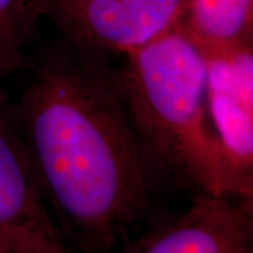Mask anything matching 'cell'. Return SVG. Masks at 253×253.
<instances>
[{
    "label": "cell",
    "instance_id": "cell-2",
    "mask_svg": "<svg viewBox=\"0 0 253 253\" xmlns=\"http://www.w3.org/2000/svg\"><path fill=\"white\" fill-rule=\"evenodd\" d=\"M124 56L118 79L126 107L163 174L200 194L252 203L253 174L236 163L214 128L206 59L190 37L176 26Z\"/></svg>",
    "mask_w": 253,
    "mask_h": 253
},
{
    "label": "cell",
    "instance_id": "cell-4",
    "mask_svg": "<svg viewBox=\"0 0 253 253\" xmlns=\"http://www.w3.org/2000/svg\"><path fill=\"white\" fill-rule=\"evenodd\" d=\"M123 253H253L252 203L199 194L186 211L148 228Z\"/></svg>",
    "mask_w": 253,
    "mask_h": 253
},
{
    "label": "cell",
    "instance_id": "cell-5",
    "mask_svg": "<svg viewBox=\"0 0 253 253\" xmlns=\"http://www.w3.org/2000/svg\"><path fill=\"white\" fill-rule=\"evenodd\" d=\"M201 54L214 128L236 163L253 174V46H228Z\"/></svg>",
    "mask_w": 253,
    "mask_h": 253
},
{
    "label": "cell",
    "instance_id": "cell-7",
    "mask_svg": "<svg viewBox=\"0 0 253 253\" xmlns=\"http://www.w3.org/2000/svg\"><path fill=\"white\" fill-rule=\"evenodd\" d=\"M177 27L201 52L252 45L253 0H184Z\"/></svg>",
    "mask_w": 253,
    "mask_h": 253
},
{
    "label": "cell",
    "instance_id": "cell-9",
    "mask_svg": "<svg viewBox=\"0 0 253 253\" xmlns=\"http://www.w3.org/2000/svg\"><path fill=\"white\" fill-rule=\"evenodd\" d=\"M0 253H71L49 212L0 228Z\"/></svg>",
    "mask_w": 253,
    "mask_h": 253
},
{
    "label": "cell",
    "instance_id": "cell-1",
    "mask_svg": "<svg viewBox=\"0 0 253 253\" xmlns=\"http://www.w3.org/2000/svg\"><path fill=\"white\" fill-rule=\"evenodd\" d=\"M13 113L49 214L78 249L107 252L146 217L163 172L101 52L46 56Z\"/></svg>",
    "mask_w": 253,
    "mask_h": 253
},
{
    "label": "cell",
    "instance_id": "cell-6",
    "mask_svg": "<svg viewBox=\"0 0 253 253\" xmlns=\"http://www.w3.org/2000/svg\"><path fill=\"white\" fill-rule=\"evenodd\" d=\"M48 211L14 113L0 93V228Z\"/></svg>",
    "mask_w": 253,
    "mask_h": 253
},
{
    "label": "cell",
    "instance_id": "cell-3",
    "mask_svg": "<svg viewBox=\"0 0 253 253\" xmlns=\"http://www.w3.org/2000/svg\"><path fill=\"white\" fill-rule=\"evenodd\" d=\"M42 7L75 45L126 55L176 27L184 0H42Z\"/></svg>",
    "mask_w": 253,
    "mask_h": 253
},
{
    "label": "cell",
    "instance_id": "cell-8",
    "mask_svg": "<svg viewBox=\"0 0 253 253\" xmlns=\"http://www.w3.org/2000/svg\"><path fill=\"white\" fill-rule=\"evenodd\" d=\"M41 17L42 0H0V79L23 65L24 49Z\"/></svg>",
    "mask_w": 253,
    "mask_h": 253
}]
</instances>
